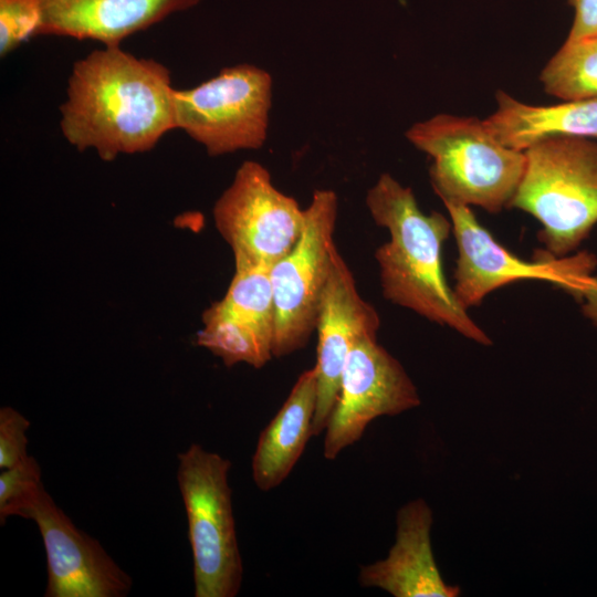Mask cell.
Segmentation results:
<instances>
[{
  "label": "cell",
  "mask_w": 597,
  "mask_h": 597,
  "mask_svg": "<svg viewBox=\"0 0 597 597\" xmlns=\"http://www.w3.org/2000/svg\"><path fill=\"white\" fill-rule=\"evenodd\" d=\"M524 151L525 171L509 208L532 214L547 253L565 258L597 223V142L553 136Z\"/></svg>",
  "instance_id": "4"
},
{
  "label": "cell",
  "mask_w": 597,
  "mask_h": 597,
  "mask_svg": "<svg viewBox=\"0 0 597 597\" xmlns=\"http://www.w3.org/2000/svg\"><path fill=\"white\" fill-rule=\"evenodd\" d=\"M177 481L188 520L196 597H234L243 566L228 474L229 459L198 443L178 453Z\"/></svg>",
  "instance_id": "5"
},
{
  "label": "cell",
  "mask_w": 597,
  "mask_h": 597,
  "mask_svg": "<svg viewBox=\"0 0 597 597\" xmlns=\"http://www.w3.org/2000/svg\"><path fill=\"white\" fill-rule=\"evenodd\" d=\"M271 105L272 76L251 64L224 67L192 88L174 91L176 128L210 156L262 147Z\"/></svg>",
  "instance_id": "6"
},
{
  "label": "cell",
  "mask_w": 597,
  "mask_h": 597,
  "mask_svg": "<svg viewBox=\"0 0 597 597\" xmlns=\"http://www.w3.org/2000/svg\"><path fill=\"white\" fill-rule=\"evenodd\" d=\"M574 295L583 300L584 316L597 326V280L594 277L586 280Z\"/></svg>",
  "instance_id": "23"
},
{
  "label": "cell",
  "mask_w": 597,
  "mask_h": 597,
  "mask_svg": "<svg viewBox=\"0 0 597 597\" xmlns=\"http://www.w3.org/2000/svg\"><path fill=\"white\" fill-rule=\"evenodd\" d=\"M498 107L483 122L504 146L524 151L553 136L597 139V98L532 105L504 91L495 94Z\"/></svg>",
  "instance_id": "17"
},
{
  "label": "cell",
  "mask_w": 597,
  "mask_h": 597,
  "mask_svg": "<svg viewBox=\"0 0 597 597\" xmlns=\"http://www.w3.org/2000/svg\"><path fill=\"white\" fill-rule=\"evenodd\" d=\"M379 326L377 311L357 291L354 275L337 250L322 295L315 329L317 398L313 436L325 430L349 352L362 339L377 338Z\"/></svg>",
  "instance_id": "13"
},
{
  "label": "cell",
  "mask_w": 597,
  "mask_h": 597,
  "mask_svg": "<svg viewBox=\"0 0 597 597\" xmlns=\"http://www.w3.org/2000/svg\"><path fill=\"white\" fill-rule=\"evenodd\" d=\"M419 405L417 388L401 364L377 338L359 341L346 358L338 396L324 430L325 459L334 460L358 441L374 419Z\"/></svg>",
  "instance_id": "11"
},
{
  "label": "cell",
  "mask_w": 597,
  "mask_h": 597,
  "mask_svg": "<svg viewBox=\"0 0 597 597\" xmlns=\"http://www.w3.org/2000/svg\"><path fill=\"white\" fill-rule=\"evenodd\" d=\"M212 213L234 262L269 268L295 245L306 218L305 209L280 191L269 170L253 160L241 164Z\"/></svg>",
  "instance_id": "8"
},
{
  "label": "cell",
  "mask_w": 597,
  "mask_h": 597,
  "mask_svg": "<svg viewBox=\"0 0 597 597\" xmlns=\"http://www.w3.org/2000/svg\"><path fill=\"white\" fill-rule=\"evenodd\" d=\"M170 72L119 46L95 50L73 65L60 106L64 138L101 159L145 153L176 129Z\"/></svg>",
  "instance_id": "1"
},
{
  "label": "cell",
  "mask_w": 597,
  "mask_h": 597,
  "mask_svg": "<svg viewBox=\"0 0 597 597\" xmlns=\"http://www.w3.org/2000/svg\"><path fill=\"white\" fill-rule=\"evenodd\" d=\"M337 210L338 199L333 190H315L305 209L300 239L270 268L275 312L273 357L303 348L316 329L322 295L337 252Z\"/></svg>",
  "instance_id": "7"
},
{
  "label": "cell",
  "mask_w": 597,
  "mask_h": 597,
  "mask_svg": "<svg viewBox=\"0 0 597 597\" xmlns=\"http://www.w3.org/2000/svg\"><path fill=\"white\" fill-rule=\"evenodd\" d=\"M458 247L453 293L464 310L481 304L492 291L521 280L553 282L575 294L591 277L594 255L554 258L548 253L534 262L520 259L480 224L469 206L444 202Z\"/></svg>",
  "instance_id": "10"
},
{
  "label": "cell",
  "mask_w": 597,
  "mask_h": 597,
  "mask_svg": "<svg viewBox=\"0 0 597 597\" xmlns=\"http://www.w3.org/2000/svg\"><path fill=\"white\" fill-rule=\"evenodd\" d=\"M32 520L46 554L45 597H123L130 576L102 544L81 531L55 504L42 482L0 510V524L9 516Z\"/></svg>",
  "instance_id": "9"
},
{
  "label": "cell",
  "mask_w": 597,
  "mask_h": 597,
  "mask_svg": "<svg viewBox=\"0 0 597 597\" xmlns=\"http://www.w3.org/2000/svg\"><path fill=\"white\" fill-rule=\"evenodd\" d=\"M406 138L431 158V186L443 203L478 206L491 213L510 207L526 155L502 145L483 119L438 114L413 124Z\"/></svg>",
  "instance_id": "3"
},
{
  "label": "cell",
  "mask_w": 597,
  "mask_h": 597,
  "mask_svg": "<svg viewBox=\"0 0 597 597\" xmlns=\"http://www.w3.org/2000/svg\"><path fill=\"white\" fill-rule=\"evenodd\" d=\"M574 9L573 23L566 41L597 35V0H568Z\"/></svg>",
  "instance_id": "22"
},
{
  "label": "cell",
  "mask_w": 597,
  "mask_h": 597,
  "mask_svg": "<svg viewBox=\"0 0 597 597\" xmlns=\"http://www.w3.org/2000/svg\"><path fill=\"white\" fill-rule=\"evenodd\" d=\"M41 482V468L32 455H28L17 464L1 470L0 510H3L8 504L21 498Z\"/></svg>",
  "instance_id": "21"
},
{
  "label": "cell",
  "mask_w": 597,
  "mask_h": 597,
  "mask_svg": "<svg viewBox=\"0 0 597 597\" xmlns=\"http://www.w3.org/2000/svg\"><path fill=\"white\" fill-rule=\"evenodd\" d=\"M396 541L388 556L362 566L359 585L376 587L395 597H455L460 588L447 585L433 558L430 530L432 512L418 499L404 505L396 517Z\"/></svg>",
  "instance_id": "14"
},
{
  "label": "cell",
  "mask_w": 597,
  "mask_h": 597,
  "mask_svg": "<svg viewBox=\"0 0 597 597\" xmlns=\"http://www.w3.org/2000/svg\"><path fill=\"white\" fill-rule=\"evenodd\" d=\"M546 94L561 101L597 98V35L566 41L540 74Z\"/></svg>",
  "instance_id": "18"
},
{
  "label": "cell",
  "mask_w": 597,
  "mask_h": 597,
  "mask_svg": "<svg viewBox=\"0 0 597 597\" xmlns=\"http://www.w3.org/2000/svg\"><path fill=\"white\" fill-rule=\"evenodd\" d=\"M366 206L375 223L390 234L375 252L385 298L490 345L443 274L442 247L452 231L451 220L437 211L423 213L412 190L387 172L368 189Z\"/></svg>",
  "instance_id": "2"
},
{
  "label": "cell",
  "mask_w": 597,
  "mask_h": 597,
  "mask_svg": "<svg viewBox=\"0 0 597 597\" xmlns=\"http://www.w3.org/2000/svg\"><path fill=\"white\" fill-rule=\"evenodd\" d=\"M41 0H0V56L39 35Z\"/></svg>",
  "instance_id": "19"
},
{
  "label": "cell",
  "mask_w": 597,
  "mask_h": 597,
  "mask_svg": "<svg viewBox=\"0 0 597 597\" xmlns=\"http://www.w3.org/2000/svg\"><path fill=\"white\" fill-rule=\"evenodd\" d=\"M200 0H41L39 35L93 40L119 46L129 35Z\"/></svg>",
  "instance_id": "15"
},
{
  "label": "cell",
  "mask_w": 597,
  "mask_h": 597,
  "mask_svg": "<svg viewBox=\"0 0 597 597\" xmlns=\"http://www.w3.org/2000/svg\"><path fill=\"white\" fill-rule=\"evenodd\" d=\"M316 398L313 367L298 376L284 404L259 437L252 457V479L261 491L280 485L298 461L313 436Z\"/></svg>",
  "instance_id": "16"
},
{
  "label": "cell",
  "mask_w": 597,
  "mask_h": 597,
  "mask_svg": "<svg viewBox=\"0 0 597 597\" xmlns=\"http://www.w3.org/2000/svg\"><path fill=\"white\" fill-rule=\"evenodd\" d=\"M30 421L11 407L0 409V469L10 468L28 457L27 430Z\"/></svg>",
  "instance_id": "20"
},
{
  "label": "cell",
  "mask_w": 597,
  "mask_h": 597,
  "mask_svg": "<svg viewBox=\"0 0 597 597\" xmlns=\"http://www.w3.org/2000/svg\"><path fill=\"white\" fill-rule=\"evenodd\" d=\"M196 343L228 367H263L273 357L275 312L270 268L234 262L223 297L202 314Z\"/></svg>",
  "instance_id": "12"
}]
</instances>
